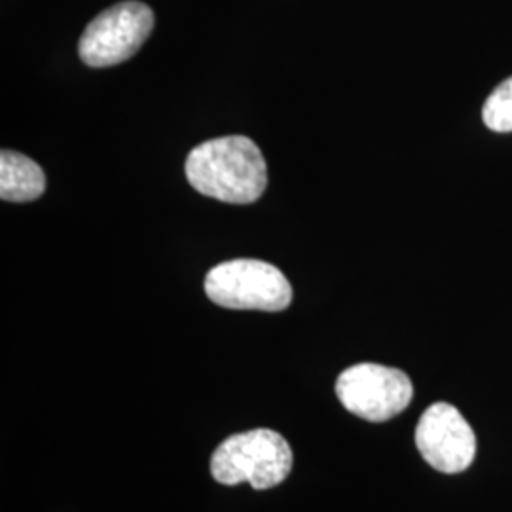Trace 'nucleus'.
<instances>
[{
	"mask_svg": "<svg viewBox=\"0 0 512 512\" xmlns=\"http://www.w3.org/2000/svg\"><path fill=\"white\" fill-rule=\"evenodd\" d=\"M186 179L207 198L247 205L264 194L268 165L249 137L228 135L205 141L186 158Z\"/></svg>",
	"mask_w": 512,
	"mask_h": 512,
	"instance_id": "f257e3e1",
	"label": "nucleus"
},
{
	"mask_svg": "<svg viewBox=\"0 0 512 512\" xmlns=\"http://www.w3.org/2000/svg\"><path fill=\"white\" fill-rule=\"evenodd\" d=\"M293 469V450L285 437L272 429H253L232 435L211 458V475L224 484L249 482L255 490L281 484Z\"/></svg>",
	"mask_w": 512,
	"mask_h": 512,
	"instance_id": "f03ea898",
	"label": "nucleus"
},
{
	"mask_svg": "<svg viewBox=\"0 0 512 512\" xmlns=\"http://www.w3.org/2000/svg\"><path fill=\"white\" fill-rule=\"evenodd\" d=\"M205 293L230 310H285L293 300L287 277L274 264L238 258L217 264L205 277Z\"/></svg>",
	"mask_w": 512,
	"mask_h": 512,
	"instance_id": "7ed1b4c3",
	"label": "nucleus"
},
{
	"mask_svg": "<svg viewBox=\"0 0 512 512\" xmlns=\"http://www.w3.org/2000/svg\"><path fill=\"white\" fill-rule=\"evenodd\" d=\"M154 29V12L143 2H120L86 27L78 44L80 59L93 69L124 63L141 50Z\"/></svg>",
	"mask_w": 512,
	"mask_h": 512,
	"instance_id": "20e7f679",
	"label": "nucleus"
},
{
	"mask_svg": "<svg viewBox=\"0 0 512 512\" xmlns=\"http://www.w3.org/2000/svg\"><path fill=\"white\" fill-rule=\"evenodd\" d=\"M336 395L351 414L366 421H387L410 404L414 387L403 370L361 363L338 376Z\"/></svg>",
	"mask_w": 512,
	"mask_h": 512,
	"instance_id": "39448f33",
	"label": "nucleus"
},
{
	"mask_svg": "<svg viewBox=\"0 0 512 512\" xmlns=\"http://www.w3.org/2000/svg\"><path fill=\"white\" fill-rule=\"evenodd\" d=\"M416 446L423 459L440 473L465 471L476 454L471 425L452 404H431L416 427Z\"/></svg>",
	"mask_w": 512,
	"mask_h": 512,
	"instance_id": "423d86ee",
	"label": "nucleus"
},
{
	"mask_svg": "<svg viewBox=\"0 0 512 512\" xmlns=\"http://www.w3.org/2000/svg\"><path fill=\"white\" fill-rule=\"evenodd\" d=\"M46 177L31 158L4 148L0 152V198L4 202H33L44 194Z\"/></svg>",
	"mask_w": 512,
	"mask_h": 512,
	"instance_id": "0eeeda50",
	"label": "nucleus"
},
{
	"mask_svg": "<svg viewBox=\"0 0 512 512\" xmlns=\"http://www.w3.org/2000/svg\"><path fill=\"white\" fill-rule=\"evenodd\" d=\"M484 124L497 133L512 131V76L495 88L482 110Z\"/></svg>",
	"mask_w": 512,
	"mask_h": 512,
	"instance_id": "6e6552de",
	"label": "nucleus"
}]
</instances>
